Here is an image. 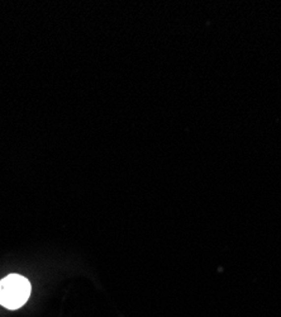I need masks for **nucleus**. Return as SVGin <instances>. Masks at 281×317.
<instances>
[{"mask_svg": "<svg viewBox=\"0 0 281 317\" xmlns=\"http://www.w3.org/2000/svg\"><path fill=\"white\" fill-rule=\"evenodd\" d=\"M31 294V283L19 274H10L0 281V305L9 310L21 308Z\"/></svg>", "mask_w": 281, "mask_h": 317, "instance_id": "f257e3e1", "label": "nucleus"}]
</instances>
